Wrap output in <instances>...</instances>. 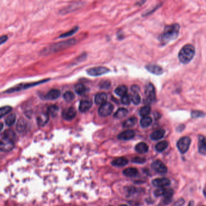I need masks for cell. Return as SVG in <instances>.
<instances>
[{
  "mask_svg": "<svg viewBox=\"0 0 206 206\" xmlns=\"http://www.w3.org/2000/svg\"><path fill=\"white\" fill-rule=\"evenodd\" d=\"M180 26L178 24H173L166 26L163 32L159 35L158 39L162 46L176 39L179 35Z\"/></svg>",
  "mask_w": 206,
  "mask_h": 206,
  "instance_id": "6da1fadb",
  "label": "cell"
},
{
  "mask_svg": "<svg viewBox=\"0 0 206 206\" xmlns=\"http://www.w3.org/2000/svg\"><path fill=\"white\" fill-rule=\"evenodd\" d=\"M195 54V49L192 44L185 45L178 53V59L183 64H189Z\"/></svg>",
  "mask_w": 206,
  "mask_h": 206,
  "instance_id": "7a4b0ae2",
  "label": "cell"
},
{
  "mask_svg": "<svg viewBox=\"0 0 206 206\" xmlns=\"http://www.w3.org/2000/svg\"><path fill=\"white\" fill-rule=\"evenodd\" d=\"M76 43V40L74 39L61 41L58 43H56L54 44H52L51 46H49L47 48H46L43 50V53L46 54H50L52 53L59 52L63 49H65L68 47H70V46L74 45Z\"/></svg>",
  "mask_w": 206,
  "mask_h": 206,
  "instance_id": "3957f363",
  "label": "cell"
},
{
  "mask_svg": "<svg viewBox=\"0 0 206 206\" xmlns=\"http://www.w3.org/2000/svg\"><path fill=\"white\" fill-rule=\"evenodd\" d=\"M145 98L144 99V103L149 105L154 102L156 100V93L154 86L151 83H148L145 87Z\"/></svg>",
  "mask_w": 206,
  "mask_h": 206,
  "instance_id": "277c9868",
  "label": "cell"
},
{
  "mask_svg": "<svg viewBox=\"0 0 206 206\" xmlns=\"http://www.w3.org/2000/svg\"><path fill=\"white\" fill-rule=\"evenodd\" d=\"M191 143V139L189 137H183L177 142L178 149L181 154H185L189 149Z\"/></svg>",
  "mask_w": 206,
  "mask_h": 206,
  "instance_id": "5b68a950",
  "label": "cell"
},
{
  "mask_svg": "<svg viewBox=\"0 0 206 206\" xmlns=\"http://www.w3.org/2000/svg\"><path fill=\"white\" fill-rule=\"evenodd\" d=\"M50 79H46V80H44V81H41L37 82H34V83H30V84H21V85H18V86H16V87H15L14 88L9 89V90L6 91L5 93H10L16 92V91H20V90H25V89L32 87L33 86L41 84H42L43 82L44 83L45 82H47V81H48Z\"/></svg>",
  "mask_w": 206,
  "mask_h": 206,
  "instance_id": "8992f818",
  "label": "cell"
},
{
  "mask_svg": "<svg viewBox=\"0 0 206 206\" xmlns=\"http://www.w3.org/2000/svg\"><path fill=\"white\" fill-rule=\"evenodd\" d=\"M109 69L104 67H98L89 68L87 70V73L91 76H99L108 73Z\"/></svg>",
  "mask_w": 206,
  "mask_h": 206,
  "instance_id": "52a82bcc",
  "label": "cell"
},
{
  "mask_svg": "<svg viewBox=\"0 0 206 206\" xmlns=\"http://www.w3.org/2000/svg\"><path fill=\"white\" fill-rule=\"evenodd\" d=\"M152 169L156 172L160 173H166L167 172V168L166 166L161 161L157 160H155L151 164Z\"/></svg>",
  "mask_w": 206,
  "mask_h": 206,
  "instance_id": "ba28073f",
  "label": "cell"
},
{
  "mask_svg": "<svg viewBox=\"0 0 206 206\" xmlns=\"http://www.w3.org/2000/svg\"><path fill=\"white\" fill-rule=\"evenodd\" d=\"M114 109V107L111 103L106 102L101 106L99 109V114L101 116L106 117L109 115Z\"/></svg>",
  "mask_w": 206,
  "mask_h": 206,
  "instance_id": "9c48e42d",
  "label": "cell"
},
{
  "mask_svg": "<svg viewBox=\"0 0 206 206\" xmlns=\"http://www.w3.org/2000/svg\"><path fill=\"white\" fill-rule=\"evenodd\" d=\"M14 142L6 139L1 138L0 149L2 152H9L14 147Z\"/></svg>",
  "mask_w": 206,
  "mask_h": 206,
  "instance_id": "30bf717a",
  "label": "cell"
},
{
  "mask_svg": "<svg viewBox=\"0 0 206 206\" xmlns=\"http://www.w3.org/2000/svg\"><path fill=\"white\" fill-rule=\"evenodd\" d=\"M62 117L66 120H71L76 115V110L73 107H70L65 109L62 112Z\"/></svg>",
  "mask_w": 206,
  "mask_h": 206,
  "instance_id": "8fae6325",
  "label": "cell"
},
{
  "mask_svg": "<svg viewBox=\"0 0 206 206\" xmlns=\"http://www.w3.org/2000/svg\"><path fill=\"white\" fill-rule=\"evenodd\" d=\"M153 185L159 188H163L164 187L168 186L170 184V181L169 179L166 178H156L152 181Z\"/></svg>",
  "mask_w": 206,
  "mask_h": 206,
  "instance_id": "7c38bea8",
  "label": "cell"
},
{
  "mask_svg": "<svg viewBox=\"0 0 206 206\" xmlns=\"http://www.w3.org/2000/svg\"><path fill=\"white\" fill-rule=\"evenodd\" d=\"M146 69L152 74L155 75H161L163 73L164 70L162 67L155 64H149L146 65Z\"/></svg>",
  "mask_w": 206,
  "mask_h": 206,
  "instance_id": "4fadbf2b",
  "label": "cell"
},
{
  "mask_svg": "<svg viewBox=\"0 0 206 206\" xmlns=\"http://www.w3.org/2000/svg\"><path fill=\"white\" fill-rule=\"evenodd\" d=\"M198 151L202 155H206V137L203 135L198 136Z\"/></svg>",
  "mask_w": 206,
  "mask_h": 206,
  "instance_id": "5bb4252c",
  "label": "cell"
},
{
  "mask_svg": "<svg viewBox=\"0 0 206 206\" xmlns=\"http://www.w3.org/2000/svg\"><path fill=\"white\" fill-rule=\"evenodd\" d=\"M135 137V132L132 130H127L122 132L118 136V139L122 140H129Z\"/></svg>",
  "mask_w": 206,
  "mask_h": 206,
  "instance_id": "9a60e30c",
  "label": "cell"
},
{
  "mask_svg": "<svg viewBox=\"0 0 206 206\" xmlns=\"http://www.w3.org/2000/svg\"><path fill=\"white\" fill-rule=\"evenodd\" d=\"M93 105V102L90 100H83L79 105V111L82 112H85L89 110Z\"/></svg>",
  "mask_w": 206,
  "mask_h": 206,
  "instance_id": "2e32d148",
  "label": "cell"
},
{
  "mask_svg": "<svg viewBox=\"0 0 206 206\" xmlns=\"http://www.w3.org/2000/svg\"><path fill=\"white\" fill-rule=\"evenodd\" d=\"M27 128V123L24 118L18 120L16 124V130L19 133H24Z\"/></svg>",
  "mask_w": 206,
  "mask_h": 206,
  "instance_id": "e0dca14e",
  "label": "cell"
},
{
  "mask_svg": "<svg viewBox=\"0 0 206 206\" xmlns=\"http://www.w3.org/2000/svg\"><path fill=\"white\" fill-rule=\"evenodd\" d=\"M49 121V114L47 113H41L37 117V123L40 126H44Z\"/></svg>",
  "mask_w": 206,
  "mask_h": 206,
  "instance_id": "ac0fdd59",
  "label": "cell"
},
{
  "mask_svg": "<svg viewBox=\"0 0 206 206\" xmlns=\"http://www.w3.org/2000/svg\"><path fill=\"white\" fill-rule=\"evenodd\" d=\"M107 95L105 93H98L96 95L94 98V102L97 105H103L107 101Z\"/></svg>",
  "mask_w": 206,
  "mask_h": 206,
  "instance_id": "d6986e66",
  "label": "cell"
},
{
  "mask_svg": "<svg viewBox=\"0 0 206 206\" xmlns=\"http://www.w3.org/2000/svg\"><path fill=\"white\" fill-rule=\"evenodd\" d=\"M135 149L139 154H145L148 151L149 147L146 143L141 142L136 146Z\"/></svg>",
  "mask_w": 206,
  "mask_h": 206,
  "instance_id": "ffe728a7",
  "label": "cell"
},
{
  "mask_svg": "<svg viewBox=\"0 0 206 206\" xmlns=\"http://www.w3.org/2000/svg\"><path fill=\"white\" fill-rule=\"evenodd\" d=\"M60 95V93L58 90H52L45 96V99L47 100H55Z\"/></svg>",
  "mask_w": 206,
  "mask_h": 206,
  "instance_id": "44dd1931",
  "label": "cell"
},
{
  "mask_svg": "<svg viewBox=\"0 0 206 206\" xmlns=\"http://www.w3.org/2000/svg\"><path fill=\"white\" fill-rule=\"evenodd\" d=\"M165 134V131L163 129H160L158 130H156L154 132H153L150 138L151 139L153 140H158L161 139H162Z\"/></svg>",
  "mask_w": 206,
  "mask_h": 206,
  "instance_id": "7402d4cb",
  "label": "cell"
},
{
  "mask_svg": "<svg viewBox=\"0 0 206 206\" xmlns=\"http://www.w3.org/2000/svg\"><path fill=\"white\" fill-rule=\"evenodd\" d=\"M128 162L129 161L128 159L123 158V157H121V158H117L113 160L111 162V164L114 166L122 167V166H126L128 163Z\"/></svg>",
  "mask_w": 206,
  "mask_h": 206,
  "instance_id": "603a6c76",
  "label": "cell"
},
{
  "mask_svg": "<svg viewBox=\"0 0 206 206\" xmlns=\"http://www.w3.org/2000/svg\"><path fill=\"white\" fill-rule=\"evenodd\" d=\"M173 195V189L169 188L166 189V193L164 195V200H163V203L165 204H168L171 202L172 197Z\"/></svg>",
  "mask_w": 206,
  "mask_h": 206,
  "instance_id": "cb8c5ba5",
  "label": "cell"
},
{
  "mask_svg": "<svg viewBox=\"0 0 206 206\" xmlns=\"http://www.w3.org/2000/svg\"><path fill=\"white\" fill-rule=\"evenodd\" d=\"M128 114V111L126 108H119L114 114V117L116 118H122Z\"/></svg>",
  "mask_w": 206,
  "mask_h": 206,
  "instance_id": "d4e9b609",
  "label": "cell"
},
{
  "mask_svg": "<svg viewBox=\"0 0 206 206\" xmlns=\"http://www.w3.org/2000/svg\"><path fill=\"white\" fill-rule=\"evenodd\" d=\"M124 175L128 177H134L136 176L138 174V170L136 168H132V167H130V168H127L126 169H125L123 172Z\"/></svg>",
  "mask_w": 206,
  "mask_h": 206,
  "instance_id": "484cf974",
  "label": "cell"
},
{
  "mask_svg": "<svg viewBox=\"0 0 206 206\" xmlns=\"http://www.w3.org/2000/svg\"><path fill=\"white\" fill-rule=\"evenodd\" d=\"M137 118L136 117H131L123 122V126L124 128H131L137 123Z\"/></svg>",
  "mask_w": 206,
  "mask_h": 206,
  "instance_id": "4316f807",
  "label": "cell"
},
{
  "mask_svg": "<svg viewBox=\"0 0 206 206\" xmlns=\"http://www.w3.org/2000/svg\"><path fill=\"white\" fill-rule=\"evenodd\" d=\"M127 91L128 88L125 85H120L115 90V93L117 96L121 97H123V96L127 94Z\"/></svg>",
  "mask_w": 206,
  "mask_h": 206,
  "instance_id": "83f0119b",
  "label": "cell"
},
{
  "mask_svg": "<svg viewBox=\"0 0 206 206\" xmlns=\"http://www.w3.org/2000/svg\"><path fill=\"white\" fill-rule=\"evenodd\" d=\"M168 145H169V143L166 141L160 142L156 145L155 149L156 151L161 153V152L164 151L165 149H166L168 147Z\"/></svg>",
  "mask_w": 206,
  "mask_h": 206,
  "instance_id": "f1b7e54d",
  "label": "cell"
},
{
  "mask_svg": "<svg viewBox=\"0 0 206 206\" xmlns=\"http://www.w3.org/2000/svg\"><path fill=\"white\" fill-rule=\"evenodd\" d=\"M1 138L10 140L14 142L15 139V133L13 131L8 129V130H6L5 131H4V132L2 135Z\"/></svg>",
  "mask_w": 206,
  "mask_h": 206,
  "instance_id": "f546056e",
  "label": "cell"
},
{
  "mask_svg": "<svg viewBox=\"0 0 206 206\" xmlns=\"http://www.w3.org/2000/svg\"><path fill=\"white\" fill-rule=\"evenodd\" d=\"M152 118L149 116L143 117L140 120V125L143 128H147L152 123Z\"/></svg>",
  "mask_w": 206,
  "mask_h": 206,
  "instance_id": "4dcf8cb0",
  "label": "cell"
},
{
  "mask_svg": "<svg viewBox=\"0 0 206 206\" xmlns=\"http://www.w3.org/2000/svg\"><path fill=\"white\" fill-rule=\"evenodd\" d=\"M74 90L79 95H84L87 92L86 87L82 84H77L74 87Z\"/></svg>",
  "mask_w": 206,
  "mask_h": 206,
  "instance_id": "1f68e13d",
  "label": "cell"
},
{
  "mask_svg": "<svg viewBox=\"0 0 206 206\" xmlns=\"http://www.w3.org/2000/svg\"><path fill=\"white\" fill-rule=\"evenodd\" d=\"M59 108L56 105H51L47 109V114L52 117H56L58 113Z\"/></svg>",
  "mask_w": 206,
  "mask_h": 206,
  "instance_id": "d6a6232c",
  "label": "cell"
},
{
  "mask_svg": "<svg viewBox=\"0 0 206 206\" xmlns=\"http://www.w3.org/2000/svg\"><path fill=\"white\" fill-rule=\"evenodd\" d=\"M151 108L149 105H146L143 108H142L139 111V115L142 117H146L148 116V114L151 112Z\"/></svg>",
  "mask_w": 206,
  "mask_h": 206,
  "instance_id": "836d02e7",
  "label": "cell"
},
{
  "mask_svg": "<svg viewBox=\"0 0 206 206\" xmlns=\"http://www.w3.org/2000/svg\"><path fill=\"white\" fill-rule=\"evenodd\" d=\"M15 120H16V115L15 114H10V115H9L5 120V123L7 125L9 126H11L12 125H14L15 122Z\"/></svg>",
  "mask_w": 206,
  "mask_h": 206,
  "instance_id": "e575fe53",
  "label": "cell"
},
{
  "mask_svg": "<svg viewBox=\"0 0 206 206\" xmlns=\"http://www.w3.org/2000/svg\"><path fill=\"white\" fill-rule=\"evenodd\" d=\"M132 102L136 105H139L141 102V98L139 93H133L130 96Z\"/></svg>",
  "mask_w": 206,
  "mask_h": 206,
  "instance_id": "d590c367",
  "label": "cell"
},
{
  "mask_svg": "<svg viewBox=\"0 0 206 206\" xmlns=\"http://www.w3.org/2000/svg\"><path fill=\"white\" fill-rule=\"evenodd\" d=\"M78 30V27H74L73 29H72L70 31L68 32H66L65 33H63L62 34L59 38H67V37H69L71 35H73L74 33H75Z\"/></svg>",
  "mask_w": 206,
  "mask_h": 206,
  "instance_id": "8d00e7d4",
  "label": "cell"
},
{
  "mask_svg": "<svg viewBox=\"0 0 206 206\" xmlns=\"http://www.w3.org/2000/svg\"><path fill=\"white\" fill-rule=\"evenodd\" d=\"M205 115H206V114L201 111H192L191 112V117L193 118L203 117Z\"/></svg>",
  "mask_w": 206,
  "mask_h": 206,
  "instance_id": "74e56055",
  "label": "cell"
},
{
  "mask_svg": "<svg viewBox=\"0 0 206 206\" xmlns=\"http://www.w3.org/2000/svg\"><path fill=\"white\" fill-rule=\"evenodd\" d=\"M12 108L9 106H5L1 107V109H0V116H1V117H2L4 115L9 113L12 111Z\"/></svg>",
  "mask_w": 206,
  "mask_h": 206,
  "instance_id": "f35d334b",
  "label": "cell"
},
{
  "mask_svg": "<svg viewBox=\"0 0 206 206\" xmlns=\"http://www.w3.org/2000/svg\"><path fill=\"white\" fill-rule=\"evenodd\" d=\"M64 99L68 102H71L74 99V94L71 91H67L64 94Z\"/></svg>",
  "mask_w": 206,
  "mask_h": 206,
  "instance_id": "ab89813d",
  "label": "cell"
},
{
  "mask_svg": "<svg viewBox=\"0 0 206 206\" xmlns=\"http://www.w3.org/2000/svg\"><path fill=\"white\" fill-rule=\"evenodd\" d=\"M166 191V189L164 188H158L156 189L154 192L155 197H159L161 196H164Z\"/></svg>",
  "mask_w": 206,
  "mask_h": 206,
  "instance_id": "60d3db41",
  "label": "cell"
},
{
  "mask_svg": "<svg viewBox=\"0 0 206 206\" xmlns=\"http://www.w3.org/2000/svg\"><path fill=\"white\" fill-rule=\"evenodd\" d=\"M131 97H130V96H129L128 94H126V95L123 96V97H122L121 102H122V103H123V105H128L131 103Z\"/></svg>",
  "mask_w": 206,
  "mask_h": 206,
  "instance_id": "b9f144b4",
  "label": "cell"
},
{
  "mask_svg": "<svg viewBox=\"0 0 206 206\" xmlns=\"http://www.w3.org/2000/svg\"><path fill=\"white\" fill-rule=\"evenodd\" d=\"M99 87L102 89L107 90V89H109L110 88L111 83L108 81H103L101 82V83L99 84Z\"/></svg>",
  "mask_w": 206,
  "mask_h": 206,
  "instance_id": "7bdbcfd3",
  "label": "cell"
},
{
  "mask_svg": "<svg viewBox=\"0 0 206 206\" xmlns=\"http://www.w3.org/2000/svg\"><path fill=\"white\" fill-rule=\"evenodd\" d=\"M132 161L133 163H139V164H143L144 163H145L146 161V159L142 157H140V156H137L135 157L134 158L132 159Z\"/></svg>",
  "mask_w": 206,
  "mask_h": 206,
  "instance_id": "ee69618b",
  "label": "cell"
},
{
  "mask_svg": "<svg viewBox=\"0 0 206 206\" xmlns=\"http://www.w3.org/2000/svg\"><path fill=\"white\" fill-rule=\"evenodd\" d=\"M185 203V200L183 198L179 199L177 202H175L172 206H183Z\"/></svg>",
  "mask_w": 206,
  "mask_h": 206,
  "instance_id": "f6af8a7d",
  "label": "cell"
},
{
  "mask_svg": "<svg viewBox=\"0 0 206 206\" xmlns=\"http://www.w3.org/2000/svg\"><path fill=\"white\" fill-rule=\"evenodd\" d=\"M131 89V91L133 92V93H138L140 90V87L138 85H132Z\"/></svg>",
  "mask_w": 206,
  "mask_h": 206,
  "instance_id": "bcb514c9",
  "label": "cell"
},
{
  "mask_svg": "<svg viewBox=\"0 0 206 206\" xmlns=\"http://www.w3.org/2000/svg\"><path fill=\"white\" fill-rule=\"evenodd\" d=\"M7 40V36H5V35L2 36L0 38V44H3Z\"/></svg>",
  "mask_w": 206,
  "mask_h": 206,
  "instance_id": "7dc6e473",
  "label": "cell"
},
{
  "mask_svg": "<svg viewBox=\"0 0 206 206\" xmlns=\"http://www.w3.org/2000/svg\"><path fill=\"white\" fill-rule=\"evenodd\" d=\"M188 206H194V201L193 200L189 202V204Z\"/></svg>",
  "mask_w": 206,
  "mask_h": 206,
  "instance_id": "c3c4849f",
  "label": "cell"
},
{
  "mask_svg": "<svg viewBox=\"0 0 206 206\" xmlns=\"http://www.w3.org/2000/svg\"><path fill=\"white\" fill-rule=\"evenodd\" d=\"M203 194H204V197L206 198V186L204 187V190H203Z\"/></svg>",
  "mask_w": 206,
  "mask_h": 206,
  "instance_id": "681fc988",
  "label": "cell"
},
{
  "mask_svg": "<svg viewBox=\"0 0 206 206\" xmlns=\"http://www.w3.org/2000/svg\"><path fill=\"white\" fill-rule=\"evenodd\" d=\"M126 206V205H124V204H123V205H121V206Z\"/></svg>",
  "mask_w": 206,
  "mask_h": 206,
  "instance_id": "f907efd6",
  "label": "cell"
},
{
  "mask_svg": "<svg viewBox=\"0 0 206 206\" xmlns=\"http://www.w3.org/2000/svg\"><path fill=\"white\" fill-rule=\"evenodd\" d=\"M158 206H161V205H158Z\"/></svg>",
  "mask_w": 206,
  "mask_h": 206,
  "instance_id": "816d5d0a",
  "label": "cell"
}]
</instances>
